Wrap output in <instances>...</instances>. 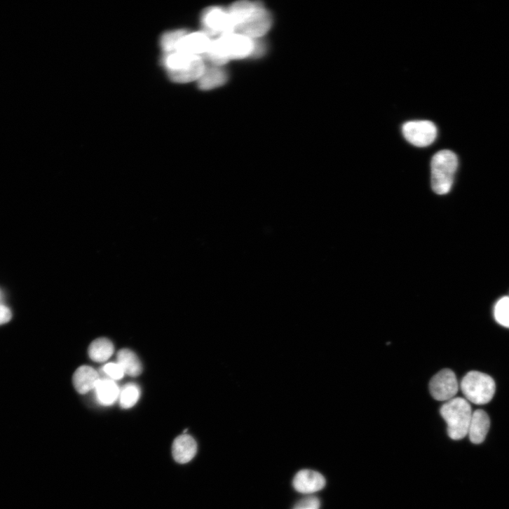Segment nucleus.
I'll use <instances>...</instances> for the list:
<instances>
[{
    "label": "nucleus",
    "mask_w": 509,
    "mask_h": 509,
    "mask_svg": "<svg viewBox=\"0 0 509 509\" xmlns=\"http://www.w3.org/2000/svg\"><path fill=\"white\" fill-rule=\"evenodd\" d=\"M103 372L109 376V379L116 381L121 379L125 372L118 363H109L103 368Z\"/></svg>",
    "instance_id": "22"
},
{
    "label": "nucleus",
    "mask_w": 509,
    "mask_h": 509,
    "mask_svg": "<svg viewBox=\"0 0 509 509\" xmlns=\"http://www.w3.org/2000/svg\"><path fill=\"white\" fill-rule=\"evenodd\" d=\"M458 168V156L451 150H441L433 156L431 161V186L434 193L444 196L452 191Z\"/></svg>",
    "instance_id": "3"
},
{
    "label": "nucleus",
    "mask_w": 509,
    "mask_h": 509,
    "mask_svg": "<svg viewBox=\"0 0 509 509\" xmlns=\"http://www.w3.org/2000/svg\"><path fill=\"white\" fill-rule=\"evenodd\" d=\"M326 484L325 477L311 470L299 471L293 480L294 489L302 494H311L322 490Z\"/></svg>",
    "instance_id": "11"
},
{
    "label": "nucleus",
    "mask_w": 509,
    "mask_h": 509,
    "mask_svg": "<svg viewBox=\"0 0 509 509\" xmlns=\"http://www.w3.org/2000/svg\"><path fill=\"white\" fill-rule=\"evenodd\" d=\"M114 353V346L107 338H99L92 343L89 348V355L96 362H104L111 358Z\"/></svg>",
    "instance_id": "18"
},
{
    "label": "nucleus",
    "mask_w": 509,
    "mask_h": 509,
    "mask_svg": "<svg viewBox=\"0 0 509 509\" xmlns=\"http://www.w3.org/2000/svg\"><path fill=\"white\" fill-rule=\"evenodd\" d=\"M95 390L98 402L104 406L115 403L121 392L116 383L109 379H100Z\"/></svg>",
    "instance_id": "16"
},
{
    "label": "nucleus",
    "mask_w": 509,
    "mask_h": 509,
    "mask_svg": "<svg viewBox=\"0 0 509 509\" xmlns=\"http://www.w3.org/2000/svg\"><path fill=\"white\" fill-rule=\"evenodd\" d=\"M273 25L271 14L262 3L258 2L254 8L236 27V33L253 40H257L266 35Z\"/></svg>",
    "instance_id": "6"
},
{
    "label": "nucleus",
    "mask_w": 509,
    "mask_h": 509,
    "mask_svg": "<svg viewBox=\"0 0 509 509\" xmlns=\"http://www.w3.org/2000/svg\"><path fill=\"white\" fill-rule=\"evenodd\" d=\"M198 444L190 435H183L178 437L174 442L172 454L175 460L179 463L185 464L196 456Z\"/></svg>",
    "instance_id": "14"
},
{
    "label": "nucleus",
    "mask_w": 509,
    "mask_h": 509,
    "mask_svg": "<svg viewBox=\"0 0 509 509\" xmlns=\"http://www.w3.org/2000/svg\"><path fill=\"white\" fill-rule=\"evenodd\" d=\"M100 374L91 367H79L73 376V384L80 394L88 393L94 390L100 380Z\"/></svg>",
    "instance_id": "13"
},
{
    "label": "nucleus",
    "mask_w": 509,
    "mask_h": 509,
    "mask_svg": "<svg viewBox=\"0 0 509 509\" xmlns=\"http://www.w3.org/2000/svg\"><path fill=\"white\" fill-rule=\"evenodd\" d=\"M494 318L501 325L509 328V297L500 299L494 307Z\"/></svg>",
    "instance_id": "21"
},
{
    "label": "nucleus",
    "mask_w": 509,
    "mask_h": 509,
    "mask_svg": "<svg viewBox=\"0 0 509 509\" xmlns=\"http://www.w3.org/2000/svg\"><path fill=\"white\" fill-rule=\"evenodd\" d=\"M257 40L233 32L212 40L210 48L203 57L210 65L222 67L230 60L243 59L252 56Z\"/></svg>",
    "instance_id": "1"
},
{
    "label": "nucleus",
    "mask_w": 509,
    "mask_h": 509,
    "mask_svg": "<svg viewBox=\"0 0 509 509\" xmlns=\"http://www.w3.org/2000/svg\"><path fill=\"white\" fill-rule=\"evenodd\" d=\"M402 134L405 140L417 147L431 145L437 136V128L430 121H412L402 126Z\"/></svg>",
    "instance_id": "7"
},
{
    "label": "nucleus",
    "mask_w": 509,
    "mask_h": 509,
    "mask_svg": "<svg viewBox=\"0 0 509 509\" xmlns=\"http://www.w3.org/2000/svg\"><path fill=\"white\" fill-rule=\"evenodd\" d=\"M490 428V419L488 414L483 410L477 409L473 413L468 436L472 443H482L488 434Z\"/></svg>",
    "instance_id": "12"
},
{
    "label": "nucleus",
    "mask_w": 509,
    "mask_h": 509,
    "mask_svg": "<svg viewBox=\"0 0 509 509\" xmlns=\"http://www.w3.org/2000/svg\"><path fill=\"white\" fill-rule=\"evenodd\" d=\"M186 32L185 30H177L165 33L160 41L161 47L164 53L176 51L178 43Z\"/></svg>",
    "instance_id": "20"
},
{
    "label": "nucleus",
    "mask_w": 509,
    "mask_h": 509,
    "mask_svg": "<svg viewBox=\"0 0 509 509\" xmlns=\"http://www.w3.org/2000/svg\"><path fill=\"white\" fill-rule=\"evenodd\" d=\"M117 363L127 374L136 377L141 374L142 366L136 354L130 350H121L117 355Z\"/></svg>",
    "instance_id": "17"
},
{
    "label": "nucleus",
    "mask_w": 509,
    "mask_h": 509,
    "mask_svg": "<svg viewBox=\"0 0 509 509\" xmlns=\"http://www.w3.org/2000/svg\"><path fill=\"white\" fill-rule=\"evenodd\" d=\"M212 40L205 32L189 33L187 31L181 38L176 51L203 57L208 52Z\"/></svg>",
    "instance_id": "10"
},
{
    "label": "nucleus",
    "mask_w": 509,
    "mask_h": 509,
    "mask_svg": "<svg viewBox=\"0 0 509 509\" xmlns=\"http://www.w3.org/2000/svg\"><path fill=\"white\" fill-rule=\"evenodd\" d=\"M205 32L211 36H222L235 32L229 11L220 7H212L206 10L202 17Z\"/></svg>",
    "instance_id": "8"
},
{
    "label": "nucleus",
    "mask_w": 509,
    "mask_h": 509,
    "mask_svg": "<svg viewBox=\"0 0 509 509\" xmlns=\"http://www.w3.org/2000/svg\"><path fill=\"white\" fill-rule=\"evenodd\" d=\"M227 79L226 72L222 67L208 65L198 80V87L202 90H211L222 86Z\"/></svg>",
    "instance_id": "15"
},
{
    "label": "nucleus",
    "mask_w": 509,
    "mask_h": 509,
    "mask_svg": "<svg viewBox=\"0 0 509 509\" xmlns=\"http://www.w3.org/2000/svg\"><path fill=\"white\" fill-rule=\"evenodd\" d=\"M13 314L11 309L3 304H0V325H4L10 322L12 319Z\"/></svg>",
    "instance_id": "24"
},
{
    "label": "nucleus",
    "mask_w": 509,
    "mask_h": 509,
    "mask_svg": "<svg viewBox=\"0 0 509 509\" xmlns=\"http://www.w3.org/2000/svg\"><path fill=\"white\" fill-rule=\"evenodd\" d=\"M140 396V388L134 384L125 385L120 392L119 402L121 407L128 409L133 407Z\"/></svg>",
    "instance_id": "19"
},
{
    "label": "nucleus",
    "mask_w": 509,
    "mask_h": 509,
    "mask_svg": "<svg viewBox=\"0 0 509 509\" xmlns=\"http://www.w3.org/2000/svg\"><path fill=\"white\" fill-rule=\"evenodd\" d=\"M161 62L169 78L177 83L198 81L205 68L202 57L181 51L164 53Z\"/></svg>",
    "instance_id": "2"
},
{
    "label": "nucleus",
    "mask_w": 509,
    "mask_h": 509,
    "mask_svg": "<svg viewBox=\"0 0 509 509\" xmlns=\"http://www.w3.org/2000/svg\"><path fill=\"white\" fill-rule=\"evenodd\" d=\"M459 389L455 373L444 369L435 374L430 383V391L433 398L438 401L447 402L457 394Z\"/></svg>",
    "instance_id": "9"
},
{
    "label": "nucleus",
    "mask_w": 509,
    "mask_h": 509,
    "mask_svg": "<svg viewBox=\"0 0 509 509\" xmlns=\"http://www.w3.org/2000/svg\"><path fill=\"white\" fill-rule=\"evenodd\" d=\"M320 506L319 499L314 496H309L299 501L294 509H320Z\"/></svg>",
    "instance_id": "23"
},
{
    "label": "nucleus",
    "mask_w": 509,
    "mask_h": 509,
    "mask_svg": "<svg viewBox=\"0 0 509 509\" xmlns=\"http://www.w3.org/2000/svg\"><path fill=\"white\" fill-rule=\"evenodd\" d=\"M461 388L468 401L476 405H484L493 398L496 385L489 376L478 372H470L462 379Z\"/></svg>",
    "instance_id": "5"
},
{
    "label": "nucleus",
    "mask_w": 509,
    "mask_h": 509,
    "mask_svg": "<svg viewBox=\"0 0 509 509\" xmlns=\"http://www.w3.org/2000/svg\"><path fill=\"white\" fill-rule=\"evenodd\" d=\"M440 413L447 423L451 439L461 440L468 435L473 412L466 399L454 398L447 401L442 406Z\"/></svg>",
    "instance_id": "4"
}]
</instances>
